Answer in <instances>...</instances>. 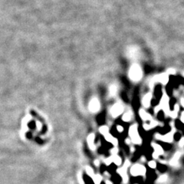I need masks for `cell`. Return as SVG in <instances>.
I'll use <instances>...</instances> for the list:
<instances>
[{
    "instance_id": "obj_1",
    "label": "cell",
    "mask_w": 184,
    "mask_h": 184,
    "mask_svg": "<svg viewBox=\"0 0 184 184\" xmlns=\"http://www.w3.org/2000/svg\"><path fill=\"white\" fill-rule=\"evenodd\" d=\"M128 134H129L131 141L134 144H142V139L139 135L138 127H137V124H134V125L131 126V127L129 128Z\"/></svg>"
},
{
    "instance_id": "obj_2",
    "label": "cell",
    "mask_w": 184,
    "mask_h": 184,
    "mask_svg": "<svg viewBox=\"0 0 184 184\" xmlns=\"http://www.w3.org/2000/svg\"><path fill=\"white\" fill-rule=\"evenodd\" d=\"M143 72L140 67L137 64H134L129 71V77L133 81H138L142 78Z\"/></svg>"
},
{
    "instance_id": "obj_3",
    "label": "cell",
    "mask_w": 184,
    "mask_h": 184,
    "mask_svg": "<svg viewBox=\"0 0 184 184\" xmlns=\"http://www.w3.org/2000/svg\"><path fill=\"white\" fill-rule=\"evenodd\" d=\"M146 167L141 164H137L131 167V174L134 177H138V176H145L146 174Z\"/></svg>"
},
{
    "instance_id": "obj_4",
    "label": "cell",
    "mask_w": 184,
    "mask_h": 184,
    "mask_svg": "<svg viewBox=\"0 0 184 184\" xmlns=\"http://www.w3.org/2000/svg\"><path fill=\"white\" fill-rule=\"evenodd\" d=\"M170 99H169V97L167 96V94H164L162 98H161V100H160V104L159 106L160 107V108L164 111V113L169 116L170 115Z\"/></svg>"
},
{
    "instance_id": "obj_5",
    "label": "cell",
    "mask_w": 184,
    "mask_h": 184,
    "mask_svg": "<svg viewBox=\"0 0 184 184\" xmlns=\"http://www.w3.org/2000/svg\"><path fill=\"white\" fill-rule=\"evenodd\" d=\"M131 163L129 160H126L124 164L123 165L122 167L119 168L117 170V173L121 175L122 180L124 182V183H127L128 182V176H127V168L129 167Z\"/></svg>"
},
{
    "instance_id": "obj_6",
    "label": "cell",
    "mask_w": 184,
    "mask_h": 184,
    "mask_svg": "<svg viewBox=\"0 0 184 184\" xmlns=\"http://www.w3.org/2000/svg\"><path fill=\"white\" fill-rule=\"evenodd\" d=\"M174 130L167 134H164V135H162V134H160L158 133H157L155 134V138L157 140H161L163 142H166V143H172L174 141Z\"/></svg>"
},
{
    "instance_id": "obj_7",
    "label": "cell",
    "mask_w": 184,
    "mask_h": 184,
    "mask_svg": "<svg viewBox=\"0 0 184 184\" xmlns=\"http://www.w3.org/2000/svg\"><path fill=\"white\" fill-rule=\"evenodd\" d=\"M124 111V107L121 104L117 103L115 104L111 109V114L113 117H117L121 115Z\"/></svg>"
},
{
    "instance_id": "obj_8",
    "label": "cell",
    "mask_w": 184,
    "mask_h": 184,
    "mask_svg": "<svg viewBox=\"0 0 184 184\" xmlns=\"http://www.w3.org/2000/svg\"><path fill=\"white\" fill-rule=\"evenodd\" d=\"M169 81V77L167 74H160V75H157L154 77V78L152 81L151 83V87H153V84L155 82H160L163 84H167Z\"/></svg>"
},
{
    "instance_id": "obj_9",
    "label": "cell",
    "mask_w": 184,
    "mask_h": 184,
    "mask_svg": "<svg viewBox=\"0 0 184 184\" xmlns=\"http://www.w3.org/2000/svg\"><path fill=\"white\" fill-rule=\"evenodd\" d=\"M31 117L30 115H26L21 121V136L23 137L25 133L28 131V123L31 121Z\"/></svg>"
},
{
    "instance_id": "obj_10",
    "label": "cell",
    "mask_w": 184,
    "mask_h": 184,
    "mask_svg": "<svg viewBox=\"0 0 184 184\" xmlns=\"http://www.w3.org/2000/svg\"><path fill=\"white\" fill-rule=\"evenodd\" d=\"M89 110L93 113H96L100 110V102L97 98H93L89 104Z\"/></svg>"
},
{
    "instance_id": "obj_11",
    "label": "cell",
    "mask_w": 184,
    "mask_h": 184,
    "mask_svg": "<svg viewBox=\"0 0 184 184\" xmlns=\"http://www.w3.org/2000/svg\"><path fill=\"white\" fill-rule=\"evenodd\" d=\"M180 157H181V153L180 151L176 152L170 161V165L171 167H177V165L179 164V160H180Z\"/></svg>"
},
{
    "instance_id": "obj_12",
    "label": "cell",
    "mask_w": 184,
    "mask_h": 184,
    "mask_svg": "<svg viewBox=\"0 0 184 184\" xmlns=\"http://www.w3.org/2000/svg\"><path fill=\"white\" fill-rule=\"evenodd\" d=\"M151 99H152V94L151 93L147 94L142 99V104H143V106L144 107H146V108H148L150 106Z\"/></svg>"
},
{
    "instance_id": "obj_13",
    "label": "cell",
    "mask_w": 184,
    "mask_h": 184,
    "mask_svg": "<svg viewBox=\"0 0 184 184\" xmlns=\"http://www.w3.org/2000/svg\"><path fill=\"white\" fill-rule=\"evenodd\" d=\"M139 114L140 118L144 121H152V116L147 113L146 111H144V109H140L139 111Z\"/></svg>"
},
{
    "instance_id": "obj_14",
    "label": "cell",
    "mask_w": 184,
    "mask_h": 184,
    "mask_svg": "<svg viewBox=\"0 0 184 184\" xmlns=\"http://www.w3.org/2000/svg\"><path fill=\"white\" fill-rule=\"evenodd\" d=\"M94 138L95 136L94 134H91L88 135L87 140H88V144L90 147V149L91 150H95V145H94Z\"/></svg>"
},
{
    "instance_id": "obj_15",
    "label": "cell",
    "mask_w": 184,
    "mask_h": 184,
    "mask_svg": "<svg viewBox=\"0 0 184 184\" xmlns=\"http://www.w3.org/2000/svg\"><path fill=\"white\" fill-rule=\"evenodd\" d=\"M151 146L154 148V152H156L157 154H159V155H163L164 154V149L162 148V147L160 145H159L156 143H152Z\"/></svg>"
},
{
    "instance_id": "obj_16",
    "label": "cell",
    "mask_w": 184,
    "mask_h": 184,
    "mask_svg": "<svg viewBox=\"0 0 184 184\" xmlns=\"http://www.w3.org/2000/svg\"><path fill=\"white\" fill-rule=\"evenodd\" d=\"M104 138L106 139L107 141L111 143L114 146H115V147L117 146V144H118V140H117V139L114 138V137L112 135H111L110 134H107L106 136H104Z\"/></svg>"
},
{
    "instance_id": "obj_17",
    "label": "cell",
    "mask_w": 184,
    "mask_h": 184,
    "mask_svg": "<svg viewBox=\"0 0 184 184\" xmlns=\"http://www.w3.org/2000/svg\"><path fill=\"white\" fill-rule=\"evenodd\" d=\"M179 110H180V107H179V105L177 104H176L175 106H174V110L173 111H170L169 116L170 117H172V118H176L177 117V115H178Z\"/></svg>"
},
{
    "instance_id": "obj_18",
    "label": "cell",
    "mask_w": 184,
    "mask_h": 184,
    "mask_svg": "<svg viewBox=\"0 0 184 184\" xmlns=\"http://www.w3.org/2000/svg\"><path fill=\"white\" fill-rule=\"evenodd\" d=\"M111 157H112L113 163H114L117 166H120V165H121V164H122L121 158L117 154H116V155H112Z\"/></svg>"
},
{
    "instance_id": "obj_19",
    "label": "cell",
    "mask_w": 184,
    "mask_h": 184,
    "mask_svg": "<svg viewBox=\"0 0 184 184\" xmlns=\"http://www.w3.org/2000/svg\"><path fill=\"white\" fill-rule=\"evenodd\" d=\"M133 117V115H132V113L131 112H127V113H125L123 117H122V120L125 122H129L131 121Z\"/></svg>"
},
{
    "instance_id": "obj_20",
    "label": "cell",
    "mask_w": 184,
    "mask_h": 184,
    "mask_svg": "<svg viewBox=\"0 0 184 184\" xmlns=\"http://www.w3.org/2000/svg\"><path fill=\"white\" fill-rule=\"evenodd\" d=\"M99 131H100V133H101L104 137L109 134V128H108L107 126H102V127H101L100 129H99Z\"/></svg>"
},
{
    "instance_id": "obj_21",
    "label": "cell",
    "mask_w": 184,
    "mask_h": 184,
    "mask_svg": "<svg viewBox=\"0 0 184 184\" xmlns=\"http://www.w3.org/2000/svg\"><path fill=\"white\" fill-rule=\"evenodd\" d=\"M92 179H93V181H94V184H101V180H102L101 176H100V175H98V174L94 175V176L92 177Z\"/></svg>"
},
{
    "instance_id": "obj_22",
    "label": "cell",
    "mask_w": 184,
    "mask_h": 184,
    "mask_svg": "<svg viewBox=\"0 0 184 184\" xmlns=\"http://www.w3.org/2000/svg\"><path fill=\"white\" fill-rule=\"evenodd\" d=\"M85 170H86V173L88 174V176H90L91 177H93L94 176V170H93V169L91 167H86V168H85Z\"/></svg>"
},
{
    "instance_id": "obj_23",
    "label": "cell",
    "mask_w": 184,
    "mask_h": 184,
    "mask_svg": "<svg viewBox=\"0 0 184 184\" xmlns=\"http://www.w3.org/2000/svg\"><path fill=\"white\" fill-rule=\"evenodd\" d=\"M167 179H168V176L167 174H163L158 178L157 182L158 183H165L167 180Z\"/></svg>"
},
{
    "instance_id": "obj_24",
    "label": "cell",
    "mask_w": 184,
    "mask_h": 184,
    "mask_svg": "<svg viewBox=\"0 0 184 184\" xmlns=\"http://www.w3.org/2000/svg\"><path fill=\"white\" fill-rule=\"evenodd\" d=\"M117 91V87L115 85L111 86V88H110V94L111 95H114L116 94Z\"/></svg>"
},
{
    "instance_id": "obj_25",
    "label": "cell",
    "mask_w": 184,
    "mask_h": 184,
    "mask_svg": "<svg viewBox=\"0 0 184 184\" xmlns=\"http://www.w3.org/2000/svg\"><path fill=\"white\" fill-rule=\"evenodd\" d=\"M148 166H149L150 168H152V169H155V168L157 167V163H156V161H154V160L149 161V162H148Z\"/></svg>"
},
{
    "instance_id": "obj_26",
    "label": "cell",
    "mask_w": 184,
    "mask_h": 184,
    "mask_svg": "<svg viewBox=\"0 0 184 184\" xmlns=\"http://www.w3.org/2000/svg\"><path fill=\"white\" fill-rule=\"evenodd\" d=\"M149 124H150V128H151V129H153V128L156 127H157V126L159 124V123H158L157 121H153V120H152Z\"/></svg>"
},
{
    "instance_id": "obj_27",
    "label": "cell",
    "mask_w": 184,
    "mask_h": 184,
    "mask_svg": "<svg viewBox=\"0 0 184 184\" xmlns=\"http://www.w3.org/2000/svg\"><path fill=\"white\" fill-rule=\"evenodd\" d=\"M104 163L106 164V165H110L111 163H113V160H112V157H108V158H107L106 160H104Z\"/></svg>"
},
{
    "instance_id": "obj_28",
    "label": "cell",
    "mask_w": 184,
    "mask_h": 184,
    "mask_svg": "<svg viewBox=\"0 0 184 184\" xmlns=\"http://www.w3.org/2000/svg\"><path fill=\"white\" fill-rule=\"evenodd\" d=\"M179 146H180V147H184V137H182V138L180 140V141H179Z\"/></svg>"
},
{
    "instance_id": "obj_29",
    "label": "cell",
    "mask_w": 184,
    "mask_h": 184,
    "mask_svg": "<svg viewBox=\"0 0 184 184\" xmlns=\"http://www.w3.org/2000/svg\"><path fill=\"white\" fill-rule=\"evenodd\" d=\"M143 127H144V129L145 131H150V130H151V128H150V124H144Z\"/></svg>"
},
{
    "instance_id": "obj_30",
    "label": "cell",
    "mask_w": 184,
    "mask_h": 184,
    "mask_svg": "<svg viewBox=\"0 0 184 184\" xmlns=\"http://www.w3.org/2000/svg\"><path fill=\"white\" fill-rule=\"evenodd\" d=\"M117 131L118 132H120V133H122L123 131H124V127H122V126H121V125H117Z\"/></svg>"
},
{
    "instance_id": "obj_31",
    "label": "cell",
    "mask_w": 184,
    "mask_h": 184,
    "mask_svg": "<svg viewBox=\"0 0 184 184\" xmlns=\"http://www.w3.org/2000/svg\"><path fill=\"white\" fill-rule=\"evenodd\" d=\"M117 152H118V150H117V147H114V148H113V149L111 150V154H112V155H116V154H117Z\"/></svg>"
},
{
    "instance_id": "obj_32",
    "label": "cell",
    "mask_w": 184,
    "mask_h": 184,
    "mask_svg": "<svg viewBox=\"0 0 184 184\" xmlns=\"http://www.w3.org/2000/svg\"><path fill=\"white\" fill-rule=\"evenodd\" d=\"M159 156H160V155H159V154H157L156 152H154V153H153V155H152L153 158H154V159H155V160H157V159L159 158Z\"/></svg>"
},
{
    "instance_id": "obj_33",
    "label": "cell",
    "mask_w": 184,
    "mask_h": 184,
    "mask_svg": "<svg viewBox=\"0 0 184 184\" xmlns=\"http://www.w3.org/2000/svg\"><path fill=\"white\" fill-rule=\"evenodd\" d=\"M167 74H175V70H174V69H169L168 71H167Z\"/></svg>"
},
{
    "instance_id": "obj_34",
    "label": "cell",
    "mask_w": 184,
    "mask_h": 184,
    "mask_svg": "<svg viewBox=\"0 0 184 184\" xmlns=\"http://www.w3.org/2000/svg\"><path fill=\"white\" fill-rule=\"evenodd\" d=\"M160 110H161V108H160V107L158 105L157 107H155V109H154V111H155V113H156V114H157V113L160 111Z\"/></svg>"
},
{
    "instance_id": "obj_35",
    "label": "cell",
    "mask_w": 184,
    "mask_h": 184,
    "mask_svg": "<svg viewBox=\"0 0 184 184\" xmlns=\"http://www.w3.org/2000/svg\"><path fill=\"white\" fill-rule=\"evenodd\" d=\"M36 127L38 130H41V124L40 122H36Z\"/></svg>"
},
{
    "instance_id": "obj_36",
    "label": "cell",
    "mask_w": 184,
    "mask_h": 184,
    "mask_svg": "<svg viewBox=\"0 0 184 184\" xmlns=\"http://www.w3.org/2000/svg\"><path fill=\"white\" fill-rule=\"evenodd\" d=\"M180 121H182V123L184 124V111L182 112L181 115H180Z\"/></svg>"
},
{
    "instance_id": "obj_37",
    "label": "cell",
    "mask_w": 184,
    "mask_h": 184,
    "mask_svg": "<svg viewBox=\"0 0 184 184\" xmlns=\"http://www.w3.org/2000/svg\"><path fill=\"white\" fill-rule=\"evenodd\" d=\"M180 104L182 105V107L184 108V98H182L181 99H180Z\"/></svg>"
},
{
    "instance_id": "obj_38",
    "label": "cell",
    "mask_w": 184,
    "mask_h": 184,
    "mask_svg": "<svg viewBox=\"0 0 184 184\" xmlns=\"http://www.w3.org/2000/svg\"><path fill=\"white\" fill-rule=\"evenodd\" d=\"M94 164H95V166H96V167H98V166H99V164H100V162H99V160H96L94 161Z\"/></svg>"
},
{
    "instance_id": "obj_39",
    "label": "cell",
    "mask_w": 184,
    "mask_h": 184,
    "mask_svg": "<svg viewBox=\"0 0 184 184\" xmlns=\"http://www.w3.org/2000/svg\"><path fill=\"white\" fill-rule=\"evenodd\" d=\"M131 140L126 139V144H131Z\"/></svg>"
},
{
    "instance_id": "obj_40",
    "label": "cell",
    "mask_w": 184,
    "mask_h": 184,
    "mask_svg": "<svg viewBox=\"0 0 184 184\" xmlns=\"http://www.w3.org/2000/svg\"><path fill=\"white\" fill-rule=\"evenodd\" d=\"M106 184H113L111 182H110V181H106Z\"/></svg>"
}]
</instances>
